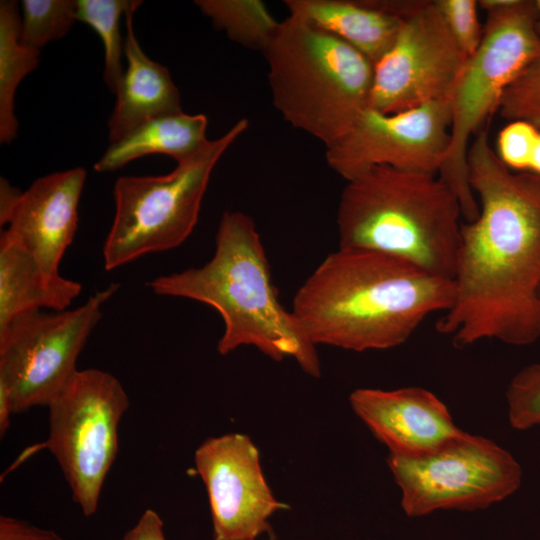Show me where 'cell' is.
Listing matches in <instances>:
<instances>
[{
	"label": "cell",
	"mask_w": 540,
	"mask_h": 540,
	"mask_svg": "<svg viewBox=\"0 0 540 540\" xmlns=\"http://www.w3.org/2000/svg\"><path fill=\"white\" fill-rule=\"evenodd\" d=\"M21 19L16 1L0 2V142L17 136L14 95L25 76L36 69L40 51L20 41Z\"/></svg>",
	"instance_id": "obj_20"
},
{
	"label": "cell",
	"mask_w": 540,
	"mask_h": 540,
	"mask_svg": "<svg viewBox=\"0 0 540 540\" xmlns=\"http://www.w3.org/2000/svg\"><path fill=\"white\" fill-rule=\"evenodd\" d=\"M134 0H77V20L91 26L102 40L105 51L104 81L112 93L123 78L122 58L125 40L120 31L121 16Z\"/></svg>",
	"instance_id": "obj_22"
},
{
	"label": "cell",
	"mask_w": 540,
	"mask_h": 540,
	"mask_svg": "<svg viewBox=\"0 0 540 540\" xmlns=\"http://www.w3.org/2000/svg\"><path fill=\"white\" fill-rule=\"evenodd\" d=\"M534 2H535L536 13H537L535 27H536V32L540 38V0H536Z\"/></svg>",
	"instance_id": "obj_33"
},
{
	"label": "cell",
	"mask_w": 540,
	"mask_h": 540,
	"mask_svg": "<svg viewBox=\"0 0 540 540\" xmlns=\"http://www.w3.org/2000/svg\"><path fill=\"white\" fill-rule=\"evenodd\" d=\"M479 214L463 222L454 299L436 329L462 348L484 339L527 346L540 338V175L513 172L481 128L467 153Z\"/></svg>",
	"instance_id": "obj_1"
},
{
	"label": "cell",
	"mask_w": 540,
	"mask_h": 540,
	"mask_svg": "<svg viewBox=\"0 0 540 540\" xmlns=\"http://www.w3.org/2000/svg\"><path fill=\"white\" fill-rule=\"evenodd\" d=\"M86 171L76 167L35 180L10 213L6 231L34 258L51 283H63L59 264L78 227Z\"/></svg>",
	"instance_id": "obj_14"
},
{
	"label": "cell",
	"mask_w": 540,
	"mask_h": 540,
	"mask_svg": "<svg viewBox=\"0 0 540 540\" xmlns=\"http://www.w3.org/2000/svg\"><path fill=\"white\" fill-rule=\"evenodd\" d=\"M163 527L159 514L152 509H146L121 540H167Z\"/></svg>",
	"instance_id": "obj_29"
},
{
	"label": "cell",
	"mask_w": 540,
	"mask_h": 540,
	"mask_svg": "<svg viewBox=\"0 0 540 540\" xmlns=\"http://www.w3.org/2000/svg\"><path fill=\"white\" fill-rule=\"evenodd\" d=\"M268 540H275V539H274L273 537H271V538H270V539H268Z\"/></svg>",
	"instance_id": "obj_34"
},
{
	"label": "cell",
	"mask_w": 540,
	"mask_h": 540,
	"mask_svg": "<svg viewBox=\"0 0 540 540\" xmlns=\"http://www.w3.org/2000/svg\"><path fill=\"white\" fill-rule=\"evenodd\" d=\"M142 1L134 0L125 13L127 67L116 92L108 120L109 142L114 143L142 123L182 111L180 94L166 67L151 60L140 47L133 29V14Z\"/></svg>",
	"instance_id": "obj_16"
},
{
	"label": "cell",
	"mask_w": 540,
	"mask_h": 540,
	"mask_svg": "<svg viewBox=\"0 0 540 540\" xmlns=\"http://www.w3.org/2000/svg\"><path fill=\"white\" fill-rule=\"evenodd\" d=\"M538 133V128L527 121H510L498 134L497 155L510 169L529 171Z\"/></svg>",
	"instance_id": "obj_27"
},
{
	"label": "cell",
	"mask_w": 540,
	"mask_h": 540,
	"mask_svg": "<svg viewBox=\"0 0 540 540\" xmlns=\"http://www.w3.org/2000/svg\"><path fill=\"white\" fill-rule=\"evenodd\" d=\"M529 171L540 175V131L536 137L532 150Z\"/></svg>",
	"instance_id": "obj_32"
},
{
	"label": "cell",
	"mask_w": 540,
	"mask_h": 540,
	"mask_svg": "<svg viewBox=\"0 0 540 540\" xmlns=\"http://www.w3.org/2000/svg\"><path fill=\"white\" fill-rule=\"evenodd\" d=\"M195 5L215 29L233 42L264 52L280 22L260 0H196Z\"/></svg>",
	"instance_id": "obj_21"
},
{
	"label": "cell",
	"mask_w": 540,
	"mask_h": 540,
	"mask_svg": "<svg viewBox=\"0 0 540 540\" xmlns=\"http://www.w3.org/2000/svg\"><path fill=\"white\" fill-rule=\"evenodd\" d=\"M497 110L509 122L523 120L540 127V56L506 88Z\"/></svg>",
	"instance_id": "obj_24"
},
{
	"label": "cell",
	"mask_w": 540,
	"mask_h": 540,
	"mask_svg": "<svg viewBox=\"0 0 540 540\" xmlns=\"http://www.w3.org/2000/svg\"><path fill=\"white\" fill-rule=\"evenodd\" d=\"M453 299L451 279L384 253L339 247L299 287L291 311L316 347L364 352L405 343Z\"/></svg>",
	"instance_id": "obj_2"
},
{
	"label": "cell",
	"mask_w": 540,
	"mask_h": 540,
	"mask_svg": "<svg viewBox=\"0 0 540 540\" xmlns=\"http://www.w3.org/2000/svg\"><path fill=\"white\" fill-rule=\"evenodd\" d=\"M349 403L391 454H426L464 432L456 426L447 406L434 393L421 387L358 388L350 394Z\"/></svg>",
	"instance_id": "obj_15"
},
{
	"label": "cell",
	"mask_w": 540,
	"mask_h": 540,
	"mask_svg": "<svg viewBox=\"0 0 540 540\" xmlns=\"http://www.w3.org/2000/svg\"><path fill=\"white\" fill-rule=\"evenodd\" d=\"M81 284L70 279L49 282L32 255L6 230L0 235V331L16 317L39 311L67 310Z\"/></svg>",
	"instance_id": "obj_18"
},
{
	"label": "cell",
	"mask_w": 540,
	"mask_h": 540,
	"mask_svg": "<svg viewBox=\"0 0 540 540\" xmlns=\"http://www.w3.org/2000/svg\"><path fill=\"white\" fill-rule=\"evenodd\" d=\"M13 415L10 397L5 385L0 383V437L3 438L10 426Z\"/></svg>",
	"instance_id": "obj_31"
},
{
	"label": "cell",
	"mask_w": 540,
	"mask_h": 540,
	"mask_svg": "<svg viewBox=\"0 0 540 540\" xmlns=\"http://www.w3.org/2000/svg\"><path fill=\"white\" fill-rule=\"evenodd\" d=\"M130 405L120 381L99 369L77 370L49 404L44 447L57 460L73 501L86 517L97 511L118 452V427Z\"/></svg>",
	"instance_id": "obj_8"
},
{
	"label": "cell",
	"mask_w": 540,
	"mask_h": 540,
	"mask_svg": "<svg viewBox=\"0 0 540 540\" xmlns=\"http://www.w3.org/2000/svg\"><path fill=\"white\" fill-rule=\"evenodd\" d=\"M21 191L12 187L10 183L1 178L0 181V224L6 225L8 217L12 212L17 200L21 195Z\"/></svg>",
	"instance_id": "obj_30"
},
{
	"label": "cell",
	"mask_w": 540,
	"mask_h": 540,
	"mask_svg": "<svg viewBox=\"0 0 540 540\" xmlns=\"http://www.w3.org/2000/svg\"><path fill=\"white\" fill-rule=\"evenodd\" d=\"M506 399L512 428L526 430L540 425V364L527 365L513 376Z\"/></svg>",
	"instance_id": "obj_25"
},
{
	"label": "cell",
	"mask_w": 540,
	"mask_h": 540,
	"mask_svg": "<svg viewBox=\"0 0 540 540\" xmlns=\"http://www.w3.org/2000/svg\"><path fill=\"white\" fill-rule=\"evenodd\" d=\"M401 25L388 51L373 64L369 108L393 114L450 100L467 56L434 1H378Z\"/></svg>",
	"instance_id": "obj_11"
},
{
	"label": "cell",
	"mask_w": 540,
	"mask_h": 540,
	"mask_svg": "<svg viewBox=\"0 0 540 540\" xmlns=\"http://www.w3.org/2000/svg\"><path fill=\"white\" fill-rule=\"evenodd\" d=\"M451 35L467 57L479 47L483 37L475 0H434Z\"/></svg>",
	"instance_id": "obj_26"
},
{
	"label": "cell",
	"mask_w": 540,
	"mask_h": 540,
	"mask_svg": "<svg viewBox=\"0 0 540 540\" xmlns=\"http://www.w3.org/2000/svg\"><path fill=\"white\" fill-rule=\"evenodd\" d=\"M207 117L183 111L152 118L111 143L95 163L97 172H111L151 154H165L177 162L199 151L207 142Z\"/></svg>",
	"instance_id": "obj_19"
},
{
	"label": "cell",
	"mask_w": 540,
	"mask_h": 540,
	"mask_svg": "<svg viewBox=\"0 0 540 540\" xmlns=\"http://www.w3.org/2000/svg\"><path fill=\"white\" fill-rule=\"evenodd\" d=\"M275 108L329 147L368 108L373 63L343 40L289 15L262 53Z\"/></svg>",
	"instance_id": "obj_5"
},
{
	"label": "cell",
	"mask_w": 540,
	"mask_h": 540,
	"mask_svg": "<svg viewBox=\"0 0 540 540\" xmlns=\"http://www.w3.org/2000/svg\"><path fill=\"white\" fill-rule=\"evenodd\" d=\"M289 15L348 43L373 64L391 47L401 17L374 0H285Z\"/></svg>",
	"instance_id": "obj_17"
},
{
	"label": "cell",
	"mask_w": 540,
	"mask_h": 540,
	"mask_svg": "<svg viewBox=\"0 0 540 540\" xmlns=\"http://www.w3.org/2000/svg\"><path fill=\"white\" fill-rule=\"evenodd\" d=\"M148 286L157 295L214 308L224 323L219 354L253 346L274 361L295 360L309 376L321 375L317 347L293 312L281 304L261 237L249 215L224 212L214 255L206 264L157 277Z\"/></svg>",
	"instance_id": "obj_3"
},
{
	"label": "cell",
	"mask_w": 540,
	"mask_h": 540,
	"mask_svg": "<svg viewBox=\"0 0 540 540\" xmlns=\"http://www.w3.org/2000/svg\"><path fill=\"white\" fill-rule=\"evenodd\" d=\"M20 41L39 50L62 38L77 20L75 0H23Z\"/></svg>",
	"instance_id": "obj_23"
},
{
	"label": "cell",
	"mask_w": 540,
	"mask_h": 540,
	"mask_svg": "<svg viewBox=\"0 0 540 540\" xmlns=\"http://www.w3.org/2000/svg\"><path fill=\"white\" fill-rule=\"evenodd\" d=\"M461 218L457 196L438 174L373 166L341 192L339 247L384 253L453 280Z\"/></svg>",
	"instance_id": "obj_4"
},
{
	"label": "cell",
	"mask_w": 540,
	"mask_h": 540,
	"mask_svg": "<svg viewBox=\"0 0 540 540\" xmlns=\"http://www.w3.org/2000/svg\"><path fill=\"white\" fill-rule=\"evenodd\" d=\"M450 126L449 99L393 114L368 107L326 148V161L346 181L373 166L438 174L449 147Z\"/></svg>",
	"instance_id": "obj_12"
},
{
	"label": "cell",
	"mask_w": 540,
	"mask_h": 540,
	"mask_svg": "<svg viewBox=\"0 0 540 540\" xmlns=\"http://www.w3.org/2000/svg\"><path fill=\"white\" fill-rule=\"evenodd\" d=\"M112 283L72 310L34 311L0 331V383L8 390L13 415L49 406L77 371L76 362L118 290Z\"/></svg>",
	"instance_id": "obj_10"
},
{
	"label": "cell",
	"mask_w": 540,
	"mask_h": 540,
	"mask_svg": "<svg viewBox=\"0 0 540 540\" xmlns=\"http://www.w3.org/2000/svg\"><path fill=\"white\" fill-rule=\"evenodd\" d=\"M248 126L247 119L238 120L166 175L117 179L115 215L103 246L107 271L178 247L189 237L216 163Z\"/></svg>",
	"instance_id": "obj_7"
},
{
	"label": "cell",
	"mask_w": 540,
	"mask_h": 540,
	"mask_svg": "<svg viewBox=\"0 0 540 540\" xmlns=\"http://www.w3.org/2000/svg\"><path fill=\"white\" fill-rule=\"evenodd\" d=\"M486 13L481 43L467 58L450 97V143L438 173L457 196L466 222L479 214L468 180L471 137L498 109L506 88L540 56L534 1L510 0Z\"/></svg>",
	"instance_id": "obj_6"
},
{
	"label": "cell",
	"mask_w": 540,
	"mask_h": 540,
	"mask_svg": "<svg viewBox=\"0 0 540 540\" xmlns=\"http://www.w3.org/2000/svg\"><path fill=\"white\" fill-rule=\"evenodd\" d=\"M194 462L208 496L213 540H258L272 533L270 519L287 505L274 496L259 451L247 435L206 439Z\"/></svg>",
	"instance_id": "obj_13"
},
{
	"label": "cell",
	"mask_w": 540,
	"mask_h": 540,
	"mask_svg": "<svg viewBox=\"0 0 540 540\" xmlns=\"http://www.w3.org/2000/svg\"><path fill=\"white\" fill-rule=\"evenodd\" d=\"M387 464L409 517L485 509L511 496L522 482V468L510 452L465 431L426 454L389 453Z\"/></svg>",
	"instance_id": "obj_9"
},
{
	"label": "cell",
	"mask_w": 540,
	"mask_h": 540,
	"mask_svg": "<svg viewBox=\"0 0 540 540\" xmlns=\"http://www.w3.org/2000/svg\"><path fill=\"white\" fill-rule=\"evenodd\" d=\"M0 540H65L51 529L40 528L8 515L0 516Z\"/></svg>",
	"instance_id": "obj_28"
}]
</instances>
